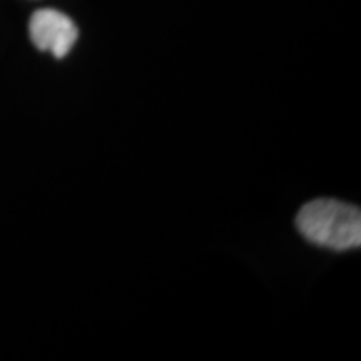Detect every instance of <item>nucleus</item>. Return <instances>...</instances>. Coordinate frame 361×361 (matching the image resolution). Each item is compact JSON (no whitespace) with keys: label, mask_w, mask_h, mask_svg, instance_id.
<instances>
[{"label":"nucleus","mask_w":361,"mask_h":361,"mask_svg":"<svg viewBox=\"0 0 361 361\" xmlns=\"http://www.w3.org/2000/svg\"><path fill=\"white\" fill-rule=\"evenodd\" d=\"M300 233L313 245L346 251L361 245V213L356 206L336 200H316L296 216Z\"/></svg>","instance_id":"1"},{"label":"nucleus","mask_w":361,"mask_h":361,"mask_svg":"<svg viewBox=\"0 0 361 361\" xmlns=\"http://www.w3.org/2000/svg\"><path fill=\"white\" fill-rule=\"evenodd\" d=\"M30 39L39 51L51 52L54 57L62 59L71 52L78 40V27L66 13L42 8L34 12L29 22Z\"/></svg>","instance_id":"2"}]
</instances>
